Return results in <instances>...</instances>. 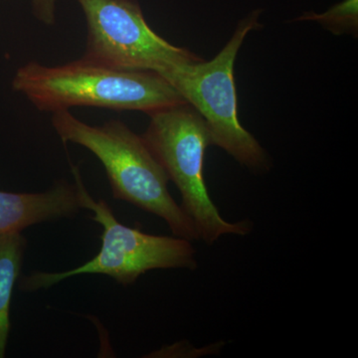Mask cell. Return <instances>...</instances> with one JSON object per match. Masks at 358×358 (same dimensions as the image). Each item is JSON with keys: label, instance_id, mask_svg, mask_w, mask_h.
Wrapping results in <instances>:
<instances>
[{"label": "cell", "instance_id": "cell-5", "mask_svg": "<svg viewBox=\"0 0 358 358\" xmlns=\"http://www.w3.org/2000/svg\"><path fill=\"white\" fill-rule=\"evenodd\" d=\"M150 124L143 134L145 145L176 185L183 210L192 219L199 239L212 245L226 235L245 236L249 221L229 222L210 199L204 179V157L212 143L202 115L189 103L174 106L148 115Z\"/></svg>", "mask_w": 358, "mask_h": 358}, {"label": "cell", "instance_id": "cell-1", "mask_svg": "<svg viewBox=\"0 0 358 358\" xmlns=\"http://www.w3.org/2000/svg\"><path fill=\"white\" fill-rule=\"evenodd\" d=\"M13 88L41 112L52 114L93 107L150 115L187 103L157 73L114 69L83 57L59 66L27 63L16 71Z\"/></svg>", "mask_w": 358, "mask_h": 358}, {"label": "cell", "instance_id": "cell-10", "mask_svg": "<svg viewBox=\"0 0 358 358\" xmlns=\"http://www.w3.org/2000/svg\"><path fill=\"white\" fill-rule=\"evenodd\" d=\"M58 0H31L35 17L47 26H53L56 21V4Z\"/></svg>", "mask_w": 358, "mask_h": 358}, {"label": "cell", "instance_id": "cell-6", "mask_svg": "<svg viewBox=\"0 0 358 358\" xmlns=\"http://www.w3.org/2000/svg\"><path fill=\"white\" fill-rule=\"evenodd\" d=\"M87 22L86 60L114 69L157 74L174 64L203 59L162 38L138 0H77Z\"/></svg>", "mask_w": 358, "mask_h": 358}, {"label": "cell", "instance_id": "cell-7", "mask_svg": "<svg viewBox=\"0 0 358 358\" xmlns=\"http://www.w3.org/2000/svg\"><path fill=\"white\" fill-rule=\"evenodd\" d=\"M76 183L59 180L38 193L0 190V234L22 232L35 224L73 218L81 211Z\"/></svg>", "mask_w": 358, "mask_h": 358}, {"label": "cell", "instance_id": "cell-9", "mask_svg": "<svg viewBox=\"0 0 358 358\" xmlns=\"http://www.w3.org/2000/svg\"><path fill=\"white\" fill-rule=\"evenodd\" d=\"M315 21L336 35L352 34L358 31V0H343L324 13H306L296 21Z\"/></svg>", "mask_w": 358, "mask_h": 358}, {"label": "cell", "instance_id": "cell-2", "mask_svg": "<svg viewBox=\"0 0 358 358\" xmlns=\"http://www.w3.org/2000/svg\"><path fill=\"white\" fill-rule=\"evenodd\" d=\"M52 126L63 143L86 148L102 162L115 199L159 216L173 236L199 240L192 219L171 196L169 176L143 136L119 120L91 126L70 110L54 113Z\"/></svg>", "mask_w": 358, "mask_h": 358}, {"label": "cell", "instance_id": "cell-4", "mask_svg": "<svg viewBox=\"0 0 358 358\" xmlns=\"http://www.w3.org/2000/svg\"><path fill=\"white\" fill-rule=\"evenodd\" d=\"M260 14L257 9L240 21L228 43L209 62L174 64L159 74L202 115L213 145L223 148L242 166L257 173L268 171L270 160L238 119L234 64L247 35L262 27Z\"/></svg>", "mask_w": 358, "mask_h": 358}, {"label": "cell", "instance_id": "cell-3", "mask_svg": "<svg viewBox=\"0 0 358 358\" xmlns=\"http://www.w3.org/2000/svg\"><path fill=\"white\" fill-rule=\"evenodd\" d=\"M72 166L82 208L94 212L92 220L103 227L102 246L98 255L65 272H33L23 275L18 288L26 293L46 289L80 275H105L117 284L129 286L148 271L197 268L196 251L192 241L176 236L148 234L120 223L107 202L94 199L84 185L79 167Z\"/></svg>", "mask_w": 358, "mask_h": 358}, {"label": "cell", "instance_id": "cell-8", "mask_svg": "<svg viewBox=\"0 0 358 358\" xmlns=\"http://www.w3.org/2000/svg\"><path fill=\"white\" fill-rule=\"evenodd\" d=\"M27 240L21 232L0 234V358L6 357L10 333V306L20 277Z\"/></svg>", "mask_w": 358, "mask_h": 358}]
</instances>
